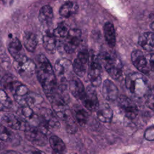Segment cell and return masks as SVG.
Returning <instances> with one entry per match:
<instances>
[{"label": "cell", "instance_id": "1", "mask_svg": "<svg viewBox=\"0 0 154 154\" xmlns=\"http://www.w3.org/2000/svg\"><path fill=\"white\" fill-rule=\"evenodd\" d=\"M36 60V73L38 79L46 96L49 98L58 89L57 77L51 63L44 55H38Z\"/></svg>", "mask_w": 154, "mask_h": 154}, {"label": "cell", "instance_id": "2", "mask_svg": "<svg viewBox=\"0 0 154 154\" xmlns=\"http://www.w3.org/2000/svg\"><path fill=\"white\" fill-rule=\"evenodd\" d=\"M97 58L101 66H103L112 78L117 79L121 76L123 65L120 58L115 53L102 52L97 55Z\"/></svg>", "mask_w": 154, "mask_h": 154}, {"label": "cell", "instance_id": "3", "mask_svg": "<svg viewBox=\"0 0 154 154\" xmlns=\"http://www.w3.org/2000/svg\"><path fill=\"white\" fill-rule=\"evenodd\" d=\"M125 85L130 93L139 97L146 96L149 90L147 79L137 72H132L127 75Z\"/></svg>", "mask_w": 154, "mask_h": 154}, {"label": "cell", "instance_id": "4", "mask_svg": "<svg viewBox=\"0 0 154 154\" xmlns=\"http://www.w3.org/2000/svg\"><path fill=\"white\" fill-rule=\"evenodd\" d=\"M102 69L97 56L93 52H90L88 66V78L92 86L99 87L102 82Z\"/></svg>", "mask_w": 154, "mask_h": 154}, {"label": "cell", "instance_id": "5", "mask_svg": "<svg viewBox=\"0 0 154 154\" xmlns=\"http://www.w3.org/2000/svg\"><path fill=\"white\" fill-rule=\"evenodd\" d=\"M56 74L60 78L59 85H67V78L70 76L72 70H73L72 62L64 58L58 59L54 66Z\"/></svg>", "mask_w": 154, "mask_h": 154}, {"label": "cell", "instance_id": "6", "mask_svg": "<svg viewBox=\"0 0 154 154\" xmlns=\"http://www.w3.org/2000/svg\"><path fill=\"white\" fill-rule=\"evenodd\" d=\"M13 66L16 71L22 77H30L37 70L36 63L26 56L20 60H14Z\"/></svg>", "mask_w": 154, "mask_h": 154}, {"label": "cell", "instance_id": "7", "mask_svg": "<svg viewBox=\"0 0 154 154\" xmlns=\"http://www.w3.org/2000/svg\"><path fill=\"white\" fill-rule=\"evenodd\" d=\"M24 132L26 138L34 145L44 146L48 143L46 135L40 131L37 126L28 124Z\"/></svg>", "mask_w": 154, "mask_h": 154}, {"label": "cell", "instance_id": "8", "mask_svg": "<svg viewBox=\"0 0 154 154\" xmlns=\"http://www.w3.org/2000/svg\"><path fill=\"white\" fill-rule=\"evenodd\" d=\"M1 123L7 128L24 131L28 125V123L19 116H15L11 113L3 114L1 117Z\"/></svg>", "mask_w": 154, "mask_h": 154}, {"label": "cell", "instance_id": "9", "mask_svg": "<svg viewBox=\"0 0 154 154\" xmlns=\"http://www.w3.org/2000/svg\"><path fill=\"white\" fill-rule=\"evenodd\" d=\"M90 53L87 49L80 51L72 63L73 70L78 76H83L88 66Z\"/></svg>", "mask_w": 154, "mask_h": 154}, {"label": "cell", "instance_id": "10", "mask_svg": "<svg viewBox=\"0 0 154 154\" xmlns=\"http://www.w3.org/2000/svg\"><path fill=\"white\" fill-rule=\"evenodd\" d=\"M81 40V31L77 28L70 29L63 44L66 53L72 54L75 51Z\"/></svg>", "mask_w": 154, "mask_h": 154}, {"label": "cell", "instance_id": "11", "mask_svg": "<svg viewBox=\"0 0 154 154\" xmlns=\"http://www.w3.org/2000/svg\"><path fill=\"white\" fill-rule=\"evenodd\" d=\"M118 105L125 116L131 120L134 119L138 112L136 104L129 97L121 95L118 97Z\"/></svg>", "mask_w": 154, "mask_h": 154}, {"label": "cell", "instance_id": "12", "mask_svg": "<svg viewBox=\"0 0 154 154\" xmlns=\"http://www.w3.org/2000/svg\"><path fill=\"white\" fill-rule=\"evenodd\" d=\"M81 100L83 105L90 111H97L99 107L97 94L92 85L87 87Z\"/></svg>", "mask_w": 154, "mask_h": 154}, {"label": "cell", "instance_id": "13", "mask_svg": "<svg viewBox=\"0 0 154 154\" xmlns=\"http://www.w3.org/2000/svg\"><path fill=\"white\" fill-rule=\"evenodd\" d=\"M55 114L51 109L45 108L40 110V120L49 129H58L60 128V123Z\"/></svg>", "mask_w": 154, "mask_h": 154}, {"label": "cell", "instance_id": "14", "mask_svg": "<svg viewBox=\"0 0 154 154\" xmlns=\"http://www.w3.org/2000/svg\"><path fill=\"white\" fill-rule=\"evenodd\" d=\"M131 61L134 66L141 73L148 74L150 69L147 58L140 50H135L131 54Z\"/></svg>", "mask_w": 154, "mask_h": 154}, {"label": "cell", "instance_id": "15", "mask_svg": "<svg viewBox=\"0 0 154 154\" xmlns=\"http://www.w3.org/2000/svg\"><path fill=\"white\" fill-rule=\"evenodd\" d=\"M7 48L10 54L14 60H18L25 57L22 43L17 37L10 38L7 43Z\"/></svg>", "mask_w": 154, "mask_h": 154}, {"label": "cell", "instance_id": "16", "mask_svg": "<svg viewBox=\"0 0 154 154\" xmlns=\"http://www.w3.org/2000/svg\"><path fill=\"white\" fill-rule=\"evenodd\" d=\"M102 93L105 99L114 101L119 97V90L114 82L109 79L104 81L102 84Z\"/></svg>", "mask_w": 154, "mask_h": 154}, {"label": "cell", "instance_id": "17", "mask_svg": "<svg viewBox=\"0 0 154 154\" xmlns=\"http://www.w3.org/2000/svg\"><path fill=\"white\" fill-rule=\"evenodd\" d=\"M69 89L71 94L76 99L79 100L82 99L85 91L82 81L76 77H73L69 80Z\"/></svg>", "mask_w": 154, "mask_h": 154}, {"label": "cell", "instance_id": "18", "mask_svg": "<svg viewBox=\"0 0 154 154\" xmlns=\"http://www.w3.org/2000/svg\"><path fill=\"white\" fill-rule=\"evenodd\" d=\"M43 45L48 53L54 54L56 51L57 41L53 31H47L43 36Z\"/></svg>", "mask_w": 154, "mask_h": 154}, {"label": "cell", "instance_id": "19", "mask_svg": "<svg viewBox=\"0 0 154 154\" xmlns=\"http://www.w3.org/2000/svg\"><path fill=\"white\" fill-rule=\"evenodd\" d=\"M138 44L146 51H154V32H145L138 38Z\"/></svg>", "mask_w": 154, "mask_h": 154}, {"label": "cell", "instance_id": "20", "mask_svg": "<svg viewBox=\"0 0 154 154\" xmlns=\"http://www.w3.org/2000/svg\"><path fill=\"white\" fill-rule=\"evenodd\" d=\"M17 113L18 116L28 124L29 122L33 120L35 122H37L38 124L40 122V117L34 114L33 110L31 108L30 106H21L19 109Z\"/></svg>", "mask_w": 154, "mask_h": 154}, {"label": "cell", "instance_id": "21", "mask_svg": "<svg viewBox=\"0 0 154 154\" xmlns=\"http://www.w3.org/2000/svg\"><path fill=\"white\" fill-rule=\"evenodd\" d=\"M103 34L106 42L111 48H113L116 43V34L114 26L111 22H106L103 26Z\"/></svg>", "mask_w": 154, "mask_h": 154}, {"label": "cell", "instance_id": "22", "mask_svg": "<svg viewBox=\"0 0 154 154\" xmlns=\"http://www.w3.org/2000/svg\"><path fill=\"white\" fill-rule=\"evenodd\" d=\"M78 10V4L73 1H68L63 4L59 10L61 16L69 18L75 15Z\"/></svg>", "mask_w": 154, "mask_h": 154}, {"label": "cell", "instance_id": "23", "mask_svg": "<svg viewBox=\"0 0 154 154\" xmlns=\"http://www.w3.org/2000/svg\"><path fill=\"white\" fill-rule=\"evenodd\" d=\"M113 117V111L107 104L99 105L97 110V117L103 123H109L111 122Z\"/></svg>", "mask_w": 154, "mask_h": 154}, {"label": "cell", "instance_id": "24", "mask_svg": "<svg viewBox=\"0 0 154 154\" xmlns=\"http://www.w3.org/2000/svg\"><path fill=\"white\" fill-rule=\"evenodd\" d=\"M49 143L54 154H65L66 147L60 138L56 135H52L49 139Z\"/></svg>", "mask_w": 154, "mask_h": 154}, {"label": "cell", "instance_id": "25", "mask_svg": "<svg viewBox=\"0 0 154 154\" xmlns=\"http://www.w3.org/2000/svg\"><path fill=\"white\" fill-rule=\"evenodd\" d=\"M53 18V10L50 5H46L40 8L38 13V19L42 23L45 25L49 24L51 23Z\"/></svg>", "mask_w": 154, "mask_h": 154}, {"label": "cell", "instance_id": "26", "mask_svg": "<svg viewBox=\"0 0 154 154\" xmlns=\"http://www.w3.org/2000/svg\"><path fill=\"white\" fill-rule=\"evenodd\" d=\"M23 42L25 49L29 52H34L37 45L36 35L31 32H26L23 36Z\"/></svg>", "mask_w": 154, "mask_h": 154}, {"label": "cell", "instance_id": "27", "mask_svg": "<svg viewBox=\"0 0 154 154\" xmlns=\"http://www.w3.org/2000/svg\"><path fill=\"white\" fill-rule=\"evenodd\" d=\"M69 30L70 29H69L67 25L65 23L61 22L58 24L56 28L53 31L57 39V43L58 42L59 43L64 44Z\"/></svg>", "mask_w": 154, "mask_h": 154}, {"label": "cell", "instance_id": "28", "mask_svg": "<svg viewBox=\"0 0 154 154\" xmlns=\"http://www.w3.org/2000/svg\"><path fill=\"white\" fill-rule=\"evenodd\" d=\"M74 113L75 119L79 125L84 126L87 123L88 119V114L84 109L76 108L74 110Z\"/></svg>", "mask_w": 154, "mask_h": 154}, {"label": "cell", "instance_id": "29", "mask_svg": "<svg viewBox=\"0 0 154 154\" xmlns=\"http://www.w3.org/2000/svg\"><path fill=\"white\" fill-rule=\"evenodd\" d=\"M43 99L40 95H38L35 93L29 92L25 97L26 106H31L40 105Z\"/></svg>", "mask_w": 154, "mask_h": 154}, {"label": "cell", "instance_id": "30", "mask_svg": "<svg viewBox=\"0 0 154 154\" xmlns=\"http://www.w3.org/2000/svg\"><path fill=\"white\" fill-rule=\"evenodd\" d=\"M0 101L1 107L4 106L6 108H10L12 105V102L10 98L3 89H1L0 91Z\"/></svg>", "mask_w": 154, "mask_h": 154}, {"label": "cell", "instance_id": "31", "mask_svg": "<svg viewBox=\"0 0 154 154\" xmlns=\"http://www.w3.org/2000/svg\"><path fill=\"white\" fill-rule=\"evenodd\" d=\"M146 105L151 110L154 111V87L150 88L146 94Z\"/></svg>", "mask_w": 154, "mask_h": 154}, {"label": "cell", "instance_id": "32", "mask_svg": "<svg viewBox=\"0 0 154 154\" xmlns=\"http://www.w3.org/2000/svg\"><path fill=\"white\" fill-rule=\"evenodd\" d=\"M12 137L11 132L7 129V127L4 126L2 124L0 128V138L2 141H8L11 140Z\"/></svg>", "mask_w": 154, "mask_h": 154}, {"label": "cell", "instance_id": "33", "mask_svg": "<svg viewBox=\"0 0 154 154\" xmlns=\"http://www.w3.org/2000/svg\"><path fill=\"white\" fill-rule=\"evenodd\" d=\"M144 138L149 141H154V126L146 129L144 134Z\"/></svg>", "mask_w": 154, "mask_h": 154}, {"label": "cell", "instance_id": "34", "mask_svg": "<svg viewBox=\"0 0 154 154\" xmlns=\"http://www.w3.org/2000/svg\"><path fill=\"white\" fill-rule=\"evenodd\" d=\"M146 58L150 70L154 72V53L149 54V56Z\"/></svg>", "mask_w": 154, "mask_h": 154}, {"label": "cell", "instance_id": "35", "mask_svg": "<svg viewBox=\"0 0 154 154\" xmlns=\"http://www.w3.org/2000/svg\"><path fill=\"white\" fill-rule=\"evenodd\" d=\"M32 154H46V153L40 150L35 149L32 152Z\"/></svg>", "mask_w": 154, "mask_h": 154}, {"label": "cell", "instance_id": "36", "mask_svg": "<svg viewBox=\"0 0 154 154\" xmlns=\"http://www.w3.org/2000/svg\"><path fill=\"white\" fill-rule=\"evenodd\" d=\"M4 154H22L18 152L14 151V150H8L4 153Z\"/></svg>", "mask_w": 154, "mask_h": 154}]
</instances>
